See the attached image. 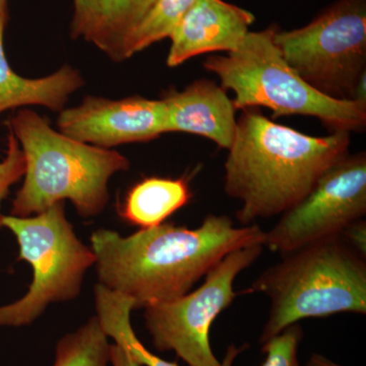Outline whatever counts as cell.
I'll use <instances>...</instances> for the list:
<instances>
[{"mask_svg":"<svg viewBox=\"0 0 366 366\" xmlns=\"http://www.w3.org/2000/svg\"><path fill=\"white\" fill-rule=\"evenodd\" d=\"M0 225L18 242V261L28 262L33 269L28 292L0 307V327L30 326L50 305L78 297L86 272L96 264V255L67 220L64 202L35 216L2 215Z\"/></svg>","mask_w":366,"mask_h":366,"instance_id":"6","label":"cell"},{"mask_svg":"<svg viewBox=\"0 0 366 366\" xmlns=\"http://www.w3.org/2000/svg\"><path fill=\"white\" fill-rule=\"evenodd\" d=\"M254 16L224 0H196L171 34L167 66H180L204 53L237 49Z\"/></svg>","mask_w":366,"mask_h":366,"instance_id":"11","label":"cell"},{"mask_svg":"<svg viewBox=\"0 0 366 366\" xmlns=\"http://www.w3.org/2000/svg\"><path fill=\"white\" fill-rule=\"evenodd\" d=\"M59 132L99 148L144 143L165 134V106L162 99L141 96L110 100L88 96L79 106L61 110Z\"/></svg>","mask_w":366,"mask_h":366,"instance_id":"10","label":"cell"},{"mask_svg":"<svg viewBox=\"0 0 366 366\" xmlns=\"http://www.w3.org/2000/svg\"><path fill=\"white\" fill-rule=\"evenodd\" d=\"M225 163L224 190L242 202V226L282 215L348 154L350 134L312 137L272 122L259 108L242 109Z\"/></svg>","mask_w":366,"mask_h":366,"instance_id":"2","label":"cell"},{"mask_svg":"<svg viewBox=\"0 0 366 366\" xmlns=\"http://www.w3.org/2000/svg\"><path fill=\"white\" fill-rule=\"evenodd\" d=\"M307 366H341L333 362V361L327 360L324 356L319 355V354H314L308 361Z\"/></svg>","mask_w":366,"mask_h":366,"instance_id":"24","label":"cell"},{"mask_svg":"<svg viewBox=\"0 0 366 366\" xmlns=\"http://www.w3.org/2000/svg\"><path fill=\"white\" fill-rule=\"evenodd\" d=\"M110 365L112 366H141L132 358L129 351L117 343L110 347Z\"/></svg>","mask_w":366,"mask_h":366,"instance_id":"23","label":"cell"},{"mask_svg":"<svg viewBox=\"0 0 366 366\" xmlns=\"http://www.w3.org/2000/svg\"><path fill=\"white\" fill-rule=\"evenodd\" d=\"M264 240L259 225L236 227L228 216L209 215L194 229L161 224L122 236L100 228L90 247L99 284L139 310L187 295L231 252Z\"/></svg>","mask_w":366,"mask_h":366,"instance_id":"1","label":"cell"},{"mask_svg":"<svg viewBox=\"0 0 366 366\" xmlns=\"http://www.w3.org/2000/svg\"><path fill=\"white\" fill-rule=\"evenodd\" d=\"M274 41L288 66L315 90L355 100L366 76V0H338L302 28L277 29Z\"/></svg>","mask_w":366,"mask_h":366,"instance_id":"7","label":"cell"},{"mask_svg":"<svg viewBox=\"0 0 366 366\" xmlns=\"http://www.w3.org/2000/svg\"><path fill=\"white\" fill-rule=\"evenodd\" d=\"M110 347L109 338L95 315L59 339L52 366H108Z\"/></svg>","mask_w":366,"mask_h":366,"instance_id":"17","label":"cell"},{"mask_svg":"<svg viewBox=\"0 0 366 366\" xmlns=\"http://www.w3.org/2000/svg\"><path fill=\"white\" fill-rule=\"evenodd\" d=\"M272 25L249 32L234 51L204 60L207 71L233 91L236 109L266 107L274 117L303 115L317 118L331 132H360L366 127V103L336 100L305 83L282 56Z\"/></svg>","mask_w":366,"mask_h":366,"instance_id":"5","label":"cell"},{"mask_svg":"<svg viewBox=\"0 0 366 366\" xmlns=\"http://www.w3.org/2000/svg\"><path fill=\"white\" fill-rule=\"evenodd\" d=\"M162 101L165 132L197 134L229 150L237 129V109L222 86L197 79L182 92H168Z\"/></svg>","mask_w":366,"mask_h":366,"instance_id":"12","label":"cell"},{"mask_svg":"<svg viewBox=\"0 0 366 366\" xmlns=\"http://www.w3.org/2000/svg\"><path fill=\"white\" fill-rule=\"evenodd\" d=\"M25 157L20 144L13 132L9 129L6 157L0 162V209L11 187L25 174ZM1 216L0 213V218Z\"/></svg>","mask_w":366,"mask_h":366,"instance_id":"20","label":"cell"},{"mask_svg":"<svg viewBox=\"0 0 366 366\" xmlns=\"http://www.w3.org/2000/svg\"><path fill=\"white\" fill-rule=\"evenodd\" d=\"M74 6L72 37H84L88 40L97 25L100 13V0H74Z\"/></svg>","mask_w":366,"mask_h":366,"instance_id":"21","label":"cell"},{"mask_svg":"<svg viewBox=\"0 0 366 366\" xmlns=\"http://www.w3.org/2000/svg\"><path fill=\"white\" fill-rule=\"evenodd\" d=\"M156 0H100L97 25L86 41L115 61L129 59L134 34Z\"/></svg>","mask_w":366,"mask_h":366,"instance_id":"15","label":"cell"},{"mask_svg":"<svg viewBox=\"0 0 366 366\" xmlns=\"http://www.w3.org/2000/svg\"><path fill=\"white\" fill-rule=\"evenodd\" d=\"M194 1L196 0H156L134 34L129 46V56L154 43L169 38Z\"/></svg>","mask_w":366,"mask_h":366,"instance_id":"18","label":"cell"},{"mask_svg":"<svg viewBox=\"0 0 366 366\" xmlns=\"http://www.w3.org/2000/svg\"><path fill=\"white\" fill-rule=\"evenodd\" d=\"M9 9L7 1L0 4V113L23 106L38 105L61 112L69 96L84 85L81 74L66 66L41 79H26L11 67L4 52V37Z\"/></svg>","mask_w":366,"mask_h":366,"instance_id":"13","label":"cell"},{"mask_svg":"<svg viewBox=\"0 0 366 366\" xmlns=\"http://www.w3.org/2000/svg\"><path fill=\"white\" fill-rule=\"evenodd\" d=\"M25 157V179L11 215H38L69 199L79 216L100 215L109 201L108 182L129 169V159L110 149L83 143L54 131L33 110L23 109L7 122Z\"/></svg>","mask_w":366,"mask_h":366,"instance_id":"3","label":"cell"},{"mask_svg":"<svg viewBox=\"0 0 366 366\" xmlns=\"http://www.w3.org/2000/svg\"><path fill=\"white\" fill-rule=\"evenodd\" d=\"M366 226L365 221H357L352 224L350 227L344 231L342 237H346V242L353 247L354 249L357 250L360 254L365 255L366 252Z\"/></svg>","mask_w":366,"mask_h":366,"instance_id":"22","label":"cell"},{"mask_svg":"<svg viewBox=\"0 0 366 366\" xmlns=\"http://www.w3.org/2000/svg\"><path fill=\"white\" fill-rule=\"evenodd\" d=\"M192 197L187 178H144L129 190L119 214L137 227H156L189 204Z\"/></svg>","mask_w":366,"mask_h":366,"instance_id":"14","label":"cell"},{"mask_svg":"<svg viewBox=\"0 0 366 366\" xmlns=\"http://www.w3.org/2000/svg\"><path fill=\"white\" fill-rule=\"evenodd\" d=\"M366 214V155L347 154L319 178L307 197L264 231V247L282 257L340 237Z\"/></svg>","mask_w":366,"mask_h":366,"instance_id":"9","label":"cell"},{"mask_svg":"<svg viewBox=\"0 0 366 366\" xmlns=\"http://www.w3.org/2000/svg\"><path fill=\"white\" fill-rule=\"evenodd\" d=\"M96 317L106 336L124 347L141 366H179L151 352L137 338L132 326L131 315L134 302L131 298L113 292L97 284L94 290Z\"/></svg>","mask_w":366,"mask_h":366,"instance_id":"16","label":"cell"},{"mask_svg":"<svg viewBox=\"0 0 366 366\" xmlns=\"http://www.w3.org/2000/svg\"><path fill=\"white\" fill-rule=\"evenodd\" d=\"M264 245L233 250L204 276L192 292L144 307V326L156 350L172 351L189 366H222L212 350L209 331L238 293L234 282L262 254Z\"/></svg>","mask_w":366,"mask_h":366,"instance_id":"8","label":"cell"},{"mask_svg":"<svg viewBox=\"0 0 366 366\" xmlns=\"http://www.w3.org/2000/svg\"><path fill=\"white\" fill-rule=\"evenodd\" d=\"M2 1H4V0H0V4H1Z\"/></svg>","mask_w":366,"mask_h":366,"instance_id":"25","label":"cell"},{"mask_svg":"<svg viewBox=\"0 0 366 366\" xmlns=\"http://www.w3.org/2000/svg\"><path fill=\"white\" fill-rule=\"evenodd\" d=\"M302 329L298 324L286 327L280 334L262 343V352L267 357L262 366H300L298 346L302 340ZM242 349L229 347L222 366H232Z\"/></svg>","mask_w":366,"mask_h":366,"instance_id":"19","label":"cell"},{"mask_svg":"<svg viewBox=\"0 0 366 366\" xmlns=\"http://www.w3.org/2000/svg\"><path fill=\"white\" fill-rule=\"evenodd\" d=\"M243 292L271 301L262 344L301 320L365 315V257L342 236L315 243L283 257Z\"/></svg>","mask_w":366,"mask_h":366,"instance_id":"4","label":"cell"}]
</instances>
